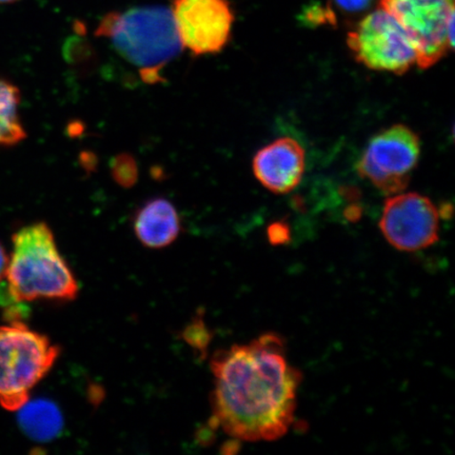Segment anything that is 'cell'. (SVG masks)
<instances>
[{"label": "cell", "instance_id": "obj_1", "mask_svg": "<svg viewBox=\"0 0 455 455\" xmlns=\"http://www.w3.org/2000/svg\"><path fill=\"white\" fill-rule=\"evenodd\" d=\"M212 368L214 419L227 435L256 443L287 435L294 422L301 374L290 365L281 337L267 333L220 350Z\"/></svg>", "mask_w": 455, "mask_h": 455}, {"label": "cell", "instance_id": "obj_2", "mask_svg": "<svg viewBox=\"0 0 455 455\" xmlns=\"http://www.w3.org/2000/svg\"><path fill=\"white\" fill-rule=\"evenodd\" d=\"M5 280L0 288V303H22L36 299L70 301L77 298L76 276L61 255L51 228L38 221L17 231L12 238Z\"/></svg>", "mask_w": 455, "mask_h": 455}, {"label": "cell", "instance_id": "obj_3", "mask_svg": "<svg viewBox=\"0 0 455 455\" xmlns=\"http://www.w3.org/2000/svg\"><path fill=\"white\" fill-rule=\"evenodd\" d=\"M95 36L109 41L118 55L139 70L142 81L150 84L161 83L164 67L184 50L172 13L164 5L108 13Z\"/></svg>", "mask_w": 455, "mask_h": 455}, {"label": "cell", "instance_id": "obj_4", "mask_svg": "<svg viewBox=\"0 0 455 455\" xmlns=\"http://www.w3.org/2000/svg\"><path fill=\"white\" fill-rule=\"evenodd\" d=\"M60 354L59 346L24 323L0 327V406L8 411L24 406Z\"/></svg>", "mask_w": 455, "mask_h": 455}, {"label": "cell", "instance_id": "obj_5", "mask_svg": "<svg viewBox=\"0 0 455 455\" xmlns=\"http://www.w3.org/2000/svg\"><path fill=\"white\" fill-rule=\"evenodd\" d=\"M347 44L355 59L371 70L401 76L418 62L411 36L382 8L358 22L349 32Z\"/></svg>", "mask_w": 455, "mask_h": 455}, {"label": "cell", "instance_id": "obj_6", "mask_svg": "<svg viewBox=\"0 0 455 455\" xmlns=\"http://www.w3.org/2000/svg\"><path fill=\"white\" fill-rule=\"evenodd\" d=\"M379 8L411 36L420 69L435 65L453 49L454 0H379Z\"/></svg>", "mask_w": 455, "mask_h": 455}, {"label": "cell", "instance_id": "obj_7", "mask_svg": "<svg viewBox=\"0 0 455 455\" xmlns=\"http://www.w3.org/2000/svg\"><path fill=\"white\" fill-rule=\"evenodd\" d=\"M420 140L403 124H395L373 136L357 163V172L385 195L406 189L418 166Z\"/></svg>", "mask_w": 455, "mask_h": 455}, {"label": "cell", "instance_id": "obj_8", "mask_svg": "<svg viewBox=\"0 0 455 455\" xmlns=\"http://www.w3.org/2000/svg\"><path fill=\"white\" fill-rule=\"evenodd\" d=\"M170 11L192 56L218 54L230 42L235 15L229 0H172Z\"/></svg>", "mask_w": 455, "mask_h": 455}, {"label": "cell", "instance_id": "obj_9", "mask_svg": "<svg viewBox=\"0 0 455 455\" xmlns=\"http://www.w3.org/2000/svg\"><path fill=\"white\" fill-rule=\"evenodd\" d=\"M379 228L392 247L419 251L439 241L440 212L419 193H397L387 199Z\"/></svg>", "mask_w": 455, "mask_h": 455}, {"label": "cell", "instance_id": "obj_10", "mask_svg": "<svg viewBox=\"0 0 455 455\" xmlns=\"http://www.w3.org/2000/svg\"><path fill=\"white\" fill-rule=\"evenodd\" d=\"M305 164V150L299 142L291 138H282L256 153L253 172L266 189L275 195H284L299 185Z\"/></svg>", "mask_w": 455, "mask_h": 455}, {"label": "cell", "instance_id": "obj_11", "mask_svg": "<svg viewBox=\"0 0 455 455\" xmlns=\"http://www.w3.org/2000/svg\"><path fill=\"white\" fill-rule=\"evenodd\" d=\"M133 228L136 237L145 247L163 249L178 240L181 223L174 204L166 198L156 197L138 210Z\"/></svg>", "mask_w": 455, "mask_h": 455}, {"label": "cell", "instance_id": "obj_12", "mask_svg": "<svg viewBox=\"0 0 455 455\" xmlns=\"http://www.w3.org/2000/svg\"><path fill=\"white\" fill-rule=\"evenodd\" d=\"M19 424L28 437L37 442H49L59 436L64 419L59 407L47 400H28L17 411Z\"/></svg>", "mask_w": 455, "mask_h": 455}, {"label": "cell", "instance_id": "obj_13", "mask_svg": "<svg viewBox=\"0 0 455 455\" xmlns=\"http://www.w3.org/2000/svg\"><path fill=\"white\" fill-rule=\"evenodd\" d=\"M20 100V89L0 79V147L15 146L27 138L19 112Z\"/></svg>", "mask_w": 455, "mask_h": 455}, {"label": "cell", "instance_id": "obj_14", "mask_svg": "<svg viewBox=\"0 0 455 455\" xmlns=\"http://www.w3.org/2000/svg\"><path fill=\"white\" fill-rule=\"evenodd\" d=\"M113 179L119 186L130 188L135 185L139 178L138 164L129 155H119L111 164Z\"/></svg>", "mask_w": 455, "mask_h": 455}, {"label": "cell", "instance_id": "obj_15", "mask_svg": "<svg viewBox=\"0 0 455 455\" xmlns=\"http://www.w3.org/2000/svg\"><path fill=\"white\" fill-rule=\"evenodd\" d=\"M339 7L348 12H358V11L366 9L372 0H335Z\"/></svg>", "mask_w": 455, "mask_h": 455}, {"label": "cell", "instance_id": "obj_16", "mask_svg": "<svg viewBox=\"0 0 455 455\" xmlns=\"http://www.w3.org/2000/svg\"><path fill=\"white\" fill-rule=\"evenodd\" d=\"M9 264V256L2 243H0V283H3L5 276V272H7Z\"/></svg>", "mask_w": 455, "mask_h": 455}, {"label": "cell", "instance_id": "obj_17", "mask_svg": "<svg viewBox=\"0 0 455 455\" xmlns=\"http://www.w3.org/2000/svg\"><path fill=\"white\" fill-rule=\"evenodd\" d=\"M20 2V0H0V4H13Z\"/></svg>", "mask_w": 455, "mask_h": 455}]
</instances>
